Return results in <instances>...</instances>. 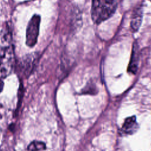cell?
<instances>
[{"mask_svg":"<svg viewBox=\"0 0 151 151\" xmlns=\"http://www.w3.org/2000/svg\"><path fill=\"white\" fill-rule=\"evenodd\" d=\"M118 0H92L91 18L96 24L110 18L115 12Z\"/></svg>","mask_w":151,"mask_h":151,"instance_id":"6da1fadb","label":"cell"},{"mask_svg":"<svg viewBox=\"0 0 151 151\" xmlns=\"http://www.w3.org/2000/svg\"><path fill=\"white\" fill-rule=\"evenodd\" d=\"M14 65V54L11 45L0 48V78L4 79L11 74Z\"/></svg>","mask_w":151,"mask_h":151,"instance_id":"7a4b0ae2","label":"cell"},{"mask_svg":"<svg viewBox=\"0 0 151 151\" xmlns=\"http://www.w3.org/2000/svg\"><path fill=\"white\" fill-rule=\"evenodd\" d=\"M40 19L39 15H34L29 21L26 31V44L28 47H34L37 42Z\"/></svg>","mask_w":151,"mask_h":151,"instance_id":"3957f363","label":"cell"},{"mask_svg":"<svg viewBox=\"0 0 151 151\" xmlns=\"http://www.w3.org/2000/svg\"><path fill=\"white\" fill-rule=\"evenodd\" d=\"M139 61V46L137 42H134L133 44L132 55L130 63L128 66L127 71L129 73L135 74L137 71L138 65Z\"/></svg>","mask_w":151,"mask_h":151,"instance_id":"277c9868","label":"cell"},{"mask_svg":"<svg viewBox=\"0 0 151 151\" xmlns=\"http://www.w3.org/2000/svg\"><path fill=\"white\" fill-rule=\"evenodd\" d=\"M139 128L135 116L126 119L121 129V132L124 134H132L136 132Z\"/></svg>","mask_w":151,"mask_h":151,"instance_id":"5b68a950","label":"cell"},{"mask_svg":"<svg viewBox=\"0 0 151 151\" xmlns=\"http://www.w3.org/2000/svg\"><path fill=\"white\" fill-rule=\"evenodd\" d=\"M142 12L140 9H137L136 11H134L131 21V27L134 30L137 31L142 22Z\"/></svg>","mask_w":151,"mask_h":151,"instance_id":"8992f818","label":"cell"},{"mask_svg":"<svg viewBox=\"0 0 151 151\" xmlns=\"http://www.w3.org/2000/svg\"><path fill=\"white\" fill-rule=\"evenodd\" d=\"M46 149L45 144L42 142L33 141L29 144L27 149L28 151H41Z\"/></svg>","mask_w":151,"mask_h":151,"instance_id":"52a82bcc","label":"cell"},{"mask_svg":"<svg viewBox=\"0 0 151 151\" xmlns=\"http://www.w3.org/2000/svg\"><path fill=\"white\" fill-rule=\"evenodd\" d=\"M4 79L0 78V93L3 90V88H4V81H3Z\"/></svg>","mask_w":151,"mask_h":151,"instance_id":"ba28073f","label":"cell"},{"mask_svg":"<svg viewBox=\"0 0 151 151\" xmlns=\"http://www.w3.org/2000/svg\"><path fill=\"white\" fill-rule=\"evenodd\" d=\"M1 114H0V119H1Z\"/></svg>","mask_w":151,"mask_h":151,"instance_id":"9c48e42d","label":"cell"}]
</instances>
